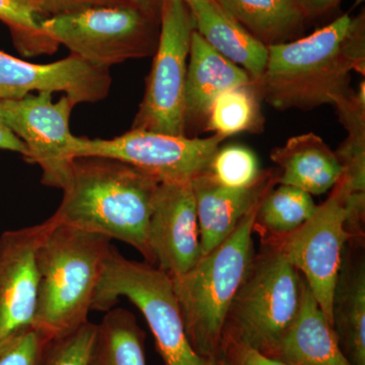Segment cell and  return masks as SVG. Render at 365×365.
Here are the masks:
<instances>
[{"label":"cell","mask_w":365,"mask_h":365,"mask_svg":"<svg viewBox=\"0 0 365 365\" xmlns=\"http://www.w3.org/2000/svg\"><path fill=\"white\" fill-rule=\"evenodd\" d=\"M267 47L256 81L262 100L279 111L335 106L352 91L351 72L364 76V14H343L307 37Z\"/></svg>","instance_id":"6da1fadb"},{"label":"cell","mask_w":365,"mask_h":365,"mask_svg":"<svg viewBox=\"0 0 365 365\" xmlns=\"http://www.w3.org/2000/svg\"><path fill=\"white\" fill-rule=\"evenodd\" d=\"M160 182L114 158H74L63 198L53 215L61 225L133 247L155 265L148 227Z\"/></svg>","instance_id":"7a4b0ae2"},{"label":"cell","mask_w":365,"mask_h":365,"mask_svg":"<svg viewBox=\"0 0 365 365\" xmlns=\"http://www.w3.org/2000/svg\"><path fill=\"white\" fill-rule=\"evenodd\" d=\"M53 225L37 251L40 283L34 328L49 339L88 322L111 240L61 225Z\"/></svg>","instance_id":"3957f363"},{"label":"cell","mask_w":365,"mask_h":365,"mask_svg":"<svg viewBox=\"0 0 365 365\" xmlns=\"http://www.w3.org/2000/svg\"><path fill=\"white\" fill-rule=\"evenodd\" d=\"M259 205L191 270L170 277L190 344L204 359H222L228 311L256 255L253 234Z\"/></svg>","instance_id":"277c9868"},{"label":"cell","mask_w":365,"mask_h":365,"mask_svg":"<svg viewBox=\"0 0 365 365\" xmlns=\"http://www.w3.org/2000/svg\"><path fill=\"white\" fill-rule=\"evenodd\" d=\"M228 311L223 343L268 355L292 325L302 306L306 280L279 250L265 242ZM222 343V345H223Z\"/></svg>","instance_id":"5b68a950"},{"label":"cell","mask_w":365,"mask_h":365,"mask_svg":"<svg viewBox=\"0 0 365 365\" xmlns=\"http://www.w3.org/2000/svg\"><path fill=\"white\" fill-rule=\"evenodd\" d=\"M125 297L143 313L163 365H218L190 344L172 278L148 262L125 258L112 247L93 300L95 311H110Z\"/></svg>","instance_id":"8992f818"},{"label":"cell","mask_w":365,"mask_h":365,"mask_svg":"<svg viewBox=\"0 0 365 365\" xmlns=\"http://www.w3.org/2000/svg\"><path fill=\"white\" fill-rule=\"evenodd\" d=\"M43 31L71 54L93 66L110 68L129 59L153 56L160 21L132 4L91 7L51 16Z\"/></svg>","instance_id":"52a82bcc"},{"label":"cell","mask_w":365,"mask_h":365,"mask_svg":"<svg viewBox=\"0 0 365 365\" xmlns=\"http://www.w3.org/2000/svg\"><path fill=\"white\" fill-rule=\"evenodd\" d=\"M195 21L184 0H163L160 37L131 129L185 135V83Z\"/></svg>","instance_id":"ba28073f"},{"label":"cell","mask_w":365,"mask_h":365,"mask_svg":"<svg viewBox=\"0 0 365 365\" xmlns=\"http://www.w3.org/2000/svg\"><path fill=\"white\" fill-rule=\"evenodd\" d=\"M355 237L360 235L353 225L347 198L335 185L325 202L302 227L280 239L265 240L304 276L332 328L334 289L346 245Z\"/></svg>","instance_id":"9c48e42d"},{"label":"cell","mask_w":365,"mask_h":365,"mask_svg":"<svg viewBox=\"0 0 365 365\" xmlns=\"http://www.w3.org/2000/svg\"><path fill=\"white\" fill-rule=\"evenodd\" d=\"M225 137L174 136L131 129L113 139L74 136L71 155L114 158L160 182H191L208 172Z\"/></svg>","instance_id":"30bf717a"},{"label":"cell","mask_w":365,"mask_h":365,"mask_svg":"<svg viewBox=\"0 0 365 365\" xmlns=\"http://www.w3.org/2000/svg\"><path fill=\"white\" fill-rule=\"evenodd\" d=\"M78 102L62 96L53 102V93L41 91L16 100H0V114L14 135L26 146L24 160L38 165L42 184L63 190L71 180L74 158L69 119Z\"/></svg>","instance_id":"8fae6325"},{"label":"cell","mask_w":365,"mask_h":365,"mask_svg":"<svg viewBox=\"0 0 365 365\" xmlns=\"http://www.w3.org/2000/svg\"><path fill=\"white\" fill-rule=\"evenodd\" d=\"M53 217L0 235V344L33 328L39 294L37 251Z\"/></svg>","instance_id":"7c38bea8"},{"label":"cell","mask_w":365,"mask_h":365,"mask_svg":"<svg viewBox=\"0 0 365 365\" xmlns=\"http://www.w3.org/2000/svg\"><path fill=\"white\" fill-rule=\"evenodd\" d=\"M148 244L158 268L177 277L202 257L191 182H160L148 222Z\"/></svg>","instance_id":"4fadbf2b"},{"label":"cell","mask_w":365,"mask_h":365,"mask_svg":"<svg viewBox=\"0 0 365 365\" xmlns=\"http://www.w3.org/2000/svg\"><path fill=\"white\" fill-rule=\"evenodd\" d=\"M110 68L93 66L71 54L49 64H35L0 51V100H16L33 91L64 93L81 103H97L109 95Z\"/></svg>","instance_id":"5bb4252c"},{"label":"cell","mask_w":365,"mask_h":365,"mask_svg":"<svg viewBox=\"0 0 365 365\" xmlns=\"http://www.w3.org/2000/svg\"><path fill=\"white\" fill-rule=\"evenodd\" d=\"M277 173L264 172L249 188L232 189L216 182L205 173L191 182L195 196L202 256L232 234L252 209L277 184Z\"/></svg>","instance_id":"9a60e30c"},{"label":"cell","mask_w":365,"mask_h":365,"mask_svg":"<svg viewBox=\"0 0 365 365\" xmlns=\"http://www.w3.org/2000/svg\"><path fill=\"white\" fill-rule=\"evenodd\" d=\"M254 81L248 72L222 56L194 31L185 83V135L205 129L218 96Z\"/></svg>","instance_id":"2e32d148"},{"label":"cell","mask_w":365,"mask_h":365,"mask_svg":"<svg viewBox=\"0 0 365 365\" xmlns=\"http://www.w3.org/2000/svg\"><path fill=\"white\" fill-rule=\"evenodd\" d=\"M267 356L288 365H352L307 281L297 319Z\"/></svg>","instance_id":"e0dca14e"},{"label":"cell","mask_w":365,"mask_h":365,"mask_svg":"<svg viewBox=\"0 0 365 365\" xmlns=\"http://www.w3.org/2000/svg\"><path fill=\"white\" fill-rule=\"evenodd\" d=\"M271 160L279 168L277 184L321 195L333 189L342 176V165L335 151L313 132L288 139L271 151Z\"/></svg>","instance_id":"ac0fdd59"},{"label":"cell","mask_w":365,"mask_h":365,"mask_svg":"<svg viewBox=\"0 0 365 365\" xmlns=\"http://www.w3.org/2000/svg\"><path fill=\"white\" fill-rule=\"evenodd\" d=\"M186 4L193 14L196 32L213 49L258 81L267 63V46L256 39L215 0H190Z\"/></svg>","instance_id":"d6986e66"},{"label":"cell","mask_w":365,"mask_h":365,"mask_svg":"<svg viewBox=\"0 0 365 365\" xmlns=\"http://www.w3.org/2000/svg\"><path fill=\"white\" fill-rule=\"evenodd\" d=\"M346 251L334 289L333 330L350 364L365 365L364 258Z\"/></svg>","instance_id":"ffe728a7"},{"label":"cell","mask_w":365,"mask_h":365,"mask_svg":"<svg viewBox=\"0 0 365 365\" xmlns=\"http://www.w3.org/2000/svg\"><path fill=\"white\" fill-rule=\"evenodd\" d=\"M348 137L336 151L342 176L337 185L344 191L352 215L364 220L365 207V90L364 81L357 91L335 105Z\"/></svg>","instance_id":"44dd1931"},{"label":"cell","mask_w":365,"mask_h":365,"mask_svg":"<svg viewBox=\"0 0 365 365\" xmlns=\"http://www.w3.org/2000/svg\"><path fill=\"white\" fill-rule=\"evenodd\" d=\"M256 39L266 46L288 42L304 16L294 0H215Z\"/></svg>","instance_id":"7402d4cb"},{"label":"cell","mask_w":365,"mask_h":365,"mask_svg":"<svg viewBox=\"0 0 365 365\" xmlns=\"http://www.w3.org/2000/svg\"><path fill=\"white\" fill-rule=\"evenodd\" d=\"M145 333L134 314L116 307L100 324L86 365H146Z\"/></svg>","instance_id":"603a6c76"},{"label":"cell","mask_w":365,"mask_h":365,"mask_svg":"<svg viewBox=\"0 0 365 365\" xmlns=\"http://www.w3.org/2000/svg\"><path fill=\"white\" fill-rule=\"evenodd\" d=\"M318 209L311 194L281 185L262 199L257 210L255 230L260 228L265 240L280 239L292 234L312 217Z\"/></svg>","instance_id":"cb8c5ba5"},{"label":"cell","mask_w":365,"mask_h":365,"mask_svg":"<svg viewBox=\"0 0 365 365\" xmlns=\"http://www.w3.org/2000/svg\"><path fill=\"white\" fill-rule=\"evenodd\" d=\"M261 101L256 81L225 91L213 103L204 130L225 138L242 132L263 131L265 118Z\"/></svg>","instance_id":"d4e9b609"},{"label":"cell","mask_w":365,"mask_h":365,"mask_svg":"<svg viewBox=\"0 0 365 365\" xmlns=\"http://www.w3.org/2000/svg\"><path fill=\"white\" fill-rule=\"evenodd\" d=\"M46 19L42 0H0V21L11 31L23 56L53 54L58 49L59 45L43 31Z\"/></svg>","instance_id":"484cf974"},{"label":"cell","mask_w":365,"mask_h":365,"mask_svg":"<svg viewBox=\"0 0 365 365\" xmlns=\"http://www.w3.org/2000/svg\"><path fill=\"white\" fill-rule=\"evenodd\" d=\"M207 173L216 182L232 189L249 188L264 174L257 155L242 145L220 148L211 160Z\"/></svg>","instance_id":"4316f807"},{"label":"cell","mask_w":365,"mask_h":365,"mask_svg":"<svg viewBox=\"0 0 365 365\" xmlns=\"http://www.w3.org/2000/svg\"><path fill=\"white\" fill-rule=\"evenodd\" d=\"M97 334L90 321L73 332L51 339L46 345L40 365H86Z\"/></svg>","instance_id":"83f0119b"},{"label":"cell","mask_w":365,"mask_h":365,"mask_svg":"<svg viewBox=\"0 0 365 365\" xmlns=\"http://www.w3.org/2000/svg\"><path fill=\"white\" fill-rule=\"evenodd\" d=\"M50 340L34 327L16 334L0 344V365H40Z\"/></svg>","instance_id":"f1b7e54d"},{"label":"cell","mask_w":365,"mask_h":365,"mask_svg":"<svg viewBox=\"0 0 365 365\" xmlns=\"http://www.w3.org/2000/svg\"><path fill=\"white\" fill-rule=\"evenodd\" d=\"M222 359L225 365H288L253 348L232 342L223 343Z\"/></svg>","instance_id":"f546056e"},{"label":"cell","mask_w":365,"mask_h":365,"mask_svg":"<svg viewBox=\"0 0 365 365\" xmlns=\"http://www.w3.org/2000/svg\"><path fill=\"white\" fill-rule=\"evenodd\" d=\"M130 4L127 0H42L43 11L46 16H60L91 9V7Z\"/></svg>","instance_id":"4dcf8cb0"},{"label":"cell","mask_w":365,"mask_h":365,"mask_svg":"<svg viewBox=\"0 0 365 365\" xmlns=\"http://www.w3.org/2000/svg\"><path fill=\"white\" fill-rule=\"evenodd\" d=\"M341 0H294L304 19L317 18L337 6Z\"/></svg>","instance_id":"1f68e13d"},{"label":"cell","mask_w":365,"mask_h":365,"mask_svg":"<svg viewBox=\"0 0 365 365\" xmlns=\"http://www.w3.org/2000/svg\"><path fill=\"white\" fill-rule=\"evenodd\" d=\"M0 150L20 153L23 157L26 155L25 144L7 127L1 114H0Z\"/></svg>","instance_id":"d6a6232c"},{"label":"cell","mask_w":365,"mask_h":365,"mask_svg":"<svg viewBox=\"0 0 365 365\" xmlns=\"http://www.w3.org/2000/svg\"><path fill=\"white\" fill-rule=\"evenodd\" d=\"M127 1L150 18L160 21L163 0H127Z\"/></svg>","instance_id":"836d02e7"},{"label":"cell","mask_w":365,"mask_h":365,"mask_svg":"<svg viewBox=\"0 0 365 365\" xmlns=\"http://www.w3.org/2000/svg\"><path fill=\"white\" fill-rule=\"evenodd\" d=\"M218 365H225V361H223V360L220 359V364H218Z\"/></svg>","instance_id":"e575fe53"},{"label":"cell","mask_w":365,"mask_h":365,"mask_svg":"<svg viewBox=\"0 0 365 365\" xmlns=\"http://www.w3.org/2000/svg\"><path fill=\"white\" fill-rule=\"evenodd\" d=\"M185 2L190 1V0H184Z\"/></svg>","instance_id":"d590c367"}]
</instances>
